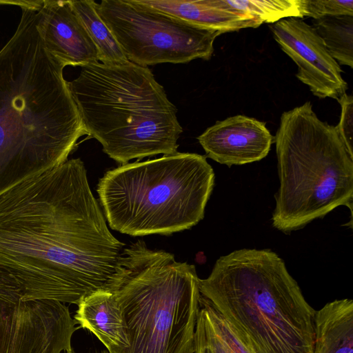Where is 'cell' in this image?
Segmentation results:
<instances>
[{
  "label": "cell",
  "instance_id": "1",
  "mask_svg": "<svg viewBox=\"0 0 353 353\" xmlns=\"http://www.w3.org/2000/svg\"><path fill=\"white\" fill-rule=\"evenodd\" d=\"M124 245L108 229L79 158L0 195V269L23 300L78 305L112 292Z\"/></svg>",
  "mask_w": 353,
  "mask_h": 353
},
{
  "label": "cell",
  "instance_id": "2",
  "mask_svg": "<svg viewBox=\"0 0 353 353\" xmlns=\"http://www.w3.org/2000/svg\"><path fill=\"white\" fill-rule=\"evenodd\" d=\"M0 50V195L68 160L86 134L66 66L45 47L32 3Z\"/></svg>",
  "mask_w": 353,
  "mask_h": 353
},
{
  "label": "cell",
  "instance_id": "3",
  "mask_svg": "<svg viewBox=\"0 0 353 353\" xmlns=\"http://www.w3.org/2000/svg\"><path fill=\"white\" fill-rule=\"evenodd\" d=\"M199 287L251 353L314 352L316 310L274 252L222 256Z\"/></svg>",
  "mask_w": 353,
  "mask_h": 353
},
{
  "label": "cell",
  "instance_id": "4",
  "mask_svg": "<svg viewBox=\"0 0 353 353\" xmlns=\"http://www.w3.org/2000/svg\"><path fill=\"white\" fill-rule=\"evenodd\" d=\"M68 86L86 134L113 160L177 152V109L148 67L97 62L81 67Z\"/></svg>",
  "mask_w": 353,
  "mask_h": 353
},
{
  "label": "cell",
  "instance_id": "5",
  "mask_svg": "<svg viewBox=\"0 0 353 353\" xmlns=\"http://www.w3.org/2000/svg\"><path fill=\"white\" fill-rule=\"evenodd\" d=\"M199 280L194 265L143 241L124 248L112 292L128 345L115 353H194Z\"/></svg>",
  "mask_w": 353,
  "mask_h": 353
},
{
  "label": "cell",
  "instance_id": "6",
  "mask_svg": "<svg viewBox=\"0 0 353 353\" xmlns=\"http://www.w3.org/2000/svg\"><path fill=\"white\" fill-rule=\"evenodd\" d=\"M214 176L206 156L176 152L108 170L97 190L112 230L167 235L203 219Z\"/></svg>",
  "mask_w": 353,
  "mask_h": 353
},
{
  "label": "cell",
  "instance_id": "7",
  "mask_svg": "<svg viewBox=\"0 0 353 353\" xmlns=\"http://www.w3.org/2000/svg\"><path fill=\"white\" fill-rule=\"evenodd\" d=\"M280 185L272 222L290 233L345 205L352 213L353 158L310 101L284 112L274 138Z\"/></svg>",
  "mask_w": 353,
  "mask_h": 353
},
{
  "label": "cell",
  "instance_id": "8",
  "mask_svg": "<svg viewBox=\"0 0 353 353\" xmlns=\"http://www.w3.org/2000/svg\"><path fill=\"white\" fill-rule=\"evenodd\" d=\"M95 9L127 59L143 67L210 60L214 42L223 34L159 12L139 0H103L95 2Z\"/></svg>",
  "mask_w": 353,
  "mask_h": 353
},
{
  "label": "cell",
  "instance_id": "9",
  "mask_svg": "<svg viewBox=\"0 0 353 353\" xmlns=\"http://www.w3.org/2000/svg\"><path fill=\"white\" fill-rule=\"evenodd\" d=\"M77 324L65 303L23 300L17 281L0 269V353L72 351Z\"/></svg>",
  "mask_w": 353,
  "mask_h": 353
},
{
  "label": "cell",
  "instance_id": "10",
  "mask_svg": "<svg viewBox=\"0 0 353 353\" xmlns=\"http://www.w3.org/2000/svg\"><path fill=\"white\" fill-rule=\"evenodd\" d=\"M275 41L298 67V79L320 99L338 100L348 89L340 65L328 52L312 26L302 19L287 18L270 26Z\"/></svg>",
  "mask_w": 353,
  "mask_h": 353
},
{
  "label": "cell",
  "instance_id": "11",
  "mask_svg": "<svg viewBox=\"0 0 353 353\" xmlns=\"http://www.w3.org/2000/svg\"><path fill=\"white\" fill-rule=\"evenodd\" d=\"M197 139L208 157L228 167L261 161L274 141L265 123L241 114L216 121Z\"/></svg>",
  "mask_w": 353,
  "mask_h": 353
},
{
  "label": "cell",
  "instance_id": "12",
  "mask_svg": "<svg viewBox=\"0 0 353 353\" xmlns=\"http://www.w3.org/2000/svg\"><path fill=\"white\" fill-rule=\"evenodd\" d=\"M37 28L48 51L65 65L99 62L98 51L70 1L39 0Z\"/></svg>",
  "mask_w": 353,
  "mask_h": 353
},
{
  "label": "cell",
  "instance_id": "13",
  "mask_svg": "<svg viewBox=\"0 0 353 353\" xmlns=\"http://www.w3.org/2000/svg\"><path fill=\"white\" fill-rule=\"evenodd\" d=\"M159 12L203 29L223 33L261 24L240 14L225 0H139Z\"/></svg>",
  "mask_w": 353,
  "mask_h": 353
},
{
  "label": "cell",
  "instance_id": "14",
  "mask_svg": "<svg viewBox=\"0 0 353 353\" xmlns=\"http://www.w3.org/2000/svg\"><path fill=\"white\" fill-rule=\"evenodd\" d=\"M77 305L74 319L81 327L94 334L109 353H115L128 345L121 310L112 292H94Z\"/></svg>",
  "mask_w": 353,
  "mask_h": 353
},
{
  "label": "cell",
  "instance_id": "15",
  "mask_svg": "<svg viewBox=\"0 0 353 353\" xmlns=\"http://www.w3.org/2000/svg\"><path fill=\"white\" fill-rule=\"evenodd\" d=\"M313 353H353V301L334 300L314 316Z\"/></svg>",
  "mask_w": 353,
  "mask_h": 353
},
{
  "label": "cell",
  "instance_id": "16",
  "mask_svg": "<svg viewBox=\"0 0 353 353\" xmlns=\"http://www.w3.org/2000/svg\"><path fill=\"white\" fill-rule=\"evenodd\" d=\"M194 353H251L224 317L201 294L195 328Z\"/></svg>",
  "mask_w": 353,
  "mask_h": 353
},
{
  "label": "cell",
  "instance_id": "17",
  "mask_svg": "<svg viewBox=\"0 0 353 353\" xmlns=\"http://www.w3.org/2000/svg\"><path fill=\"white\" fill-rule=\"evenodd\" d=\"M70 3L95 46L101 63L114 65L128 61L113 34L97 14L95 1L80 0Z\"/></svg>",
  "mask_w": 353,
  "mask_h": 353
},
{
  "label": "cell",
  "instance_id": "18",
  "mask_svg": "<svg viewBox=\"0 0 353 353\" xmlns=\"http://www.w3.org/2000/svg\"><path fill=\"white\" fill-rule=\"evenodd\" d=\"M312 27L339 65L353 67V16H326L312 20Z\"/></svg>",
  "mask_w": 353,
  "mask_h": 353
},
{
  "label": "cell",
  "instance_id": "19",
  "mask_svg": "<svg viewBox=\"0 0 353 353\" xmlns=\"http://www.w3.org/2000/svg\"><path fill=\"white\" fill-rule=\"evenodd\" d=\"M225 2L240 14L261 24L274 23L287 18H303L301 0H225Z\"/></svg>",
  "mask_w": 353,
  "mask_h": 353
},
{
  "label": "cell",
  "instance_id": "20",
  "mask_svg": "<svg viewBox=\"0 0 353 353\" xmlns=\"http://www.w3.org/2000/svg\"><path fill=\"white\" fill-rule=\"evenodd\" d=\"M302 17L353 16V0H301Z\"/></svg>",
  "mask_w": 353,
  "mask_h": 353
},
{
  "label": "cell",
  "instance_id": "21",
  "mask_svg": "<svg viewBox=\"0 0 353 353\" xmlns=\"http://www.w3.org/2000/svg\"><path fill=\"white\" fill-rule=\"evenodd\" d=\"M337 101L341 109L339 122L335 127L349 154L353 158V97L345 93Z\"/></svg>",
  "mask_w": 353,
  "mask_h": 353
},
{
  "label": "cell",
  "instance_id": "22",
  "mask_svg": "<svg viewBox=\"0 0 353 353\" xmlns=\"http://www.w3.org/2000/svg\"><path fill=\"white\" fill-rule=\"evenodd\" d=\"M65 353H74L72 351H70V352H65ZM103 353H107V352H103Z\"/></svg>",
  "mask_w": 353,
  "mask_h": 353
}]
</instances>
